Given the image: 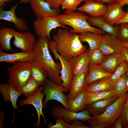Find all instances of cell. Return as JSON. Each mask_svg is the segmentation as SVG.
Wrapping results in <instances>:
<instances>
[{
    "label": "cell",
    "mask_w": 128,
    "mask_h": 128,
    "mask_svg": "<svg viewBox=\"0 0 128 128\" xmlns=\"http://www.w3.org/2000/svg\"><path fill=\"white\" fill-rule=\"evenodd\" d=\"M118 98L112 97L98 101L87 105L86 109L88 110L90 114L93 116L100 115L103 113L107 107L115 102Z\"/></svg>",
    "instance_id": "24"
},
{
    "label": "cell",
    "mask_w": 128,
    "mask_h": 128,
    "mask_svg": "<svg viewBox=\"0 0 128 128\" xmlns=\"http://www.w3.org/2000/svg\"><path fill=\"white\" fill-rule=\"evenodd\" d=\"M29 3L37 18L53 16L59 14L48 3L44 0H30Z\"/></svg>",
    "instance_id": "14"
},
{
    "label": "cell",
    "mask_w": 128,
    "mask_h": 128,
    "mask_svg": "<svg viewBox=\"0 0 128 128\" xmlns=\"http://www.w3.org/2000/svg\"><path fill=\"white\" fill-rule=\"evenodd\" d=\"M41 85L32 77L27 82L21 89L20 91L22 95L28 98L35 94Z\"/></svg>",
    "instance_id": "31"
},
{
    "label": "cell",
    "mask_w": 128,
    "mask_h": 128,
    "mask_svg": "<svg viewBox=\"0 0 128 128\" xmlns=\"http://www.w3.org/2000/svg\"><path fill=\"white\" fill-rule=\"evenodd\" d=\"M85 88L74 99L67 101L68 110L77 112L86 109L87 92L85 90Z\"/></svg>",
    "instance_id": "29"
},
{
    "label": "cell",
    "mask_w": 128,
    "mask_h": 128,
    "mask_svg": "<svg viewBox=\"0 0 128 128\" xmlns=\"http://www.w3.org/2000/svg\"><path fill=\"white\" fill-rule=\"evenodd\" d=\"M53 38L56 50L65 59L69 61L86 50L80 40L78 35L71 33L68 29H59Z\"/></svg>",
    "instance_id": "1"
},
{
    "label": "cell",
    "mask_w": 128,
    "mask_h": 128,
    "mask_svg": "<svg viewBox=\"0 0 128 128\" xmlns=\"http://www.w3.org/2000/svg\"><path fill=\"white\" fill-rule=\"evenodd\" d=\"M121 45L122 47H128V41L125 42H121Z\"/></svg>",
    "instance_id": "48"
},
{
    "label": "cell",
    "mask_w": 128,
    "mask_h": 128,
    "mask_svg": "<svg viewBox=\"0 0 128 128\" xmlns=\"http://www.w3.org/2000/svg\"><path fill=\"white\" fill-rule=\"evenodd\" d=\"M125 60L124 55L121 52L106 55L99 65L105 71L113 74L119 65Z\"/></svg>",
    "instance_id": "20"
},
{
    "label": "cell",
    "mask_w": 128,
    "mask_h": 128,
    "mask_svg": "<svg viewBox=\"0 0 128 128\" xmlns=\"http://www.w3.org/2000/svg\"><path fill=\"white\" fill-rule=\"evenodd\" d=\"M112 97H119L115 89L87 92L86 105V106L97 101Z\"/></svg>",
    "instance_id": "30"
},
{
    "label": "cell",
    "mask_w": 128,
    "mask_h": 128,
    "mask_svg": "<svg viewBox=\"0 0 128 128\" xmlns=\"http://www.w3.org/2000/svg\"><path fill=\"white\" fill-rule=\"evenodd\" d=\"M128 72V63L125 60L119 65L111 76L109 78V79L115 83L121 77Z\"/></svg>",
    "instance_id": "33"
},
{
    "label": "cell",
    "mask_w": 128,
    "mask_h": 128,
    "mask_svg": "<svg viewBox=\"0 0 128 128\" xmlns=\"http://www.w3.org/2000/svg\"><path fill=\"white\" fill-rule=\"evenodd\" d=\"M122 7L117 2L107 6L106 11L104 16L108 23L114 26L124 16L126 12L123 10Z\"/></svg>",
    "instance_id": "19"
},
{
    "label": "cell",
    "mask_w": 128,
    "mask_h": 128,
    "mask_svg": "<svg viewBox=\"0 0 128 128\" xmlns=\"http://www.w3.org/2000/svg\"><path fill=\"white\" fill-rule=\"evenodd\" d=\"M52 116L54 118H60L67 123H71L72 121L78 119L85 122L94 118L91 116L88 110L86 109L79 112H76L65 109L60 106H56L51 111Z\"/></svg>",
    "instance_id": "9"
},
{
    "label": "cell",
    "mask_w": 128,
    "mask_h": 128,
    "mask_svg": "<svg viewBox=\"0 0 128 128\" xmlns=\"http://www.w3.org/2000/svg\"><path fill=\"white\" fill-rule=\"evenodd\" d=\"M36 53L34 50L30 52H24L12 54L4 52L0 49V62L13 64L18 61H32L34 59Z\"/></svg>",
    "instance_id": "17"
},
{
    "label": "cell",
    "mask_w": 128,
    "mask_h": 128,
    "mask_svg": "<svg viewBox=\"0 0 128 128\" xmlns=\"http://www.w3.org/2000/svg\"><path fill=\"white\" fill-rule=\"evenodd\" d=\"M123 23H128V7L127 9V12L124 16L120 20L116 22L115 24L119 25Z\"/></svg>",
    "instance_id": "42"
},
{
    "label": "cell",
    "mask_w": 128,
    "mask_h": 128,
    "mask_svg": "<svg viewBox=\"0 0 128 128\" xmlns=\"http://www.w3.org/2000/svg\"><path fill=\"white\" fill-rule=\"evenodd\" d=\"M120 116L122 120L123 127L125 128L128 121V96L124 105L123 111Z\"/></svg>",
    "instance_id": "38"
},
{
    "label": "cell",
    "mask_w": 128,
    "mask_h": 128,
    "mask_svg": "<svg viewBox=\"0 0 128 128\" xmlns=\"http://www.w3.org/2000/svg\"><path fill=\"white\" fill-rule=\"evenodd\" d=\"M86 76L84 73H80L73 77L67 95L68 101L74 99L86 87Z\"/></svg>",
    "instance_id": "22"
},
{
    "label": "cell",
    "mask_w": 128,
    "mask_h": 128,
    "mask_svg": "<svg viewBox=\"0 0 128 128\" xmlns=\"http://www.w3.org/2000/svg\"><path fill=\"white\" fill-rule=\"evenodd\" d=\"M56 122L55 125H53L51 123H49L47 127L48 128H71V125L66 122L62 119L60 118H57Z\"/></svg>",
    "instance_id": "37"
},
{
    "label": "cell",
    "mask_w": 128,
    "mask_h": 128,
    "mask_svg": "<svg viewBox=\"0 0 128 128\" xmlns=\"http://www.w3.org/2000/svg\"><path fill=\"white\" fill-rule=\"evenodd\" d=\"M32 61L16 62L12 66L7 67L9 75L6 83L20 91L32 77L31 67Z\"/></svg>",
    "instance_id": "5"
},
{
    "label": "cell",
    "mask_w": 128,
    "mask_h": 128,
    "mask_svg": "<svg viewBox=\"0 0 128 128\" xmlns=\"http://www.w3.org/2000/svg\"><path fill=\"white\" fill-rule=\"evenodd\" d=\"M116 2L118 3L122 7L126 5L128 7V0H118Z\"/></svg>",
    "instance_id": "46"
},
{
    "label": "cell",
    "mask_w": 128,
    "mask_h": 128,
    "mask_svg": "<svg viewBox=\"0 0 128 128\" xmlns=\"http://www.w3.org/2000/svg\"><path fill=\"white\" fill-rule=\"evenodd\" d=\"M122 47L121 42L117 38L107 33L102 35L99 49L107 55L121 52Z\"/></svg>",
    "instance_id": "12"
},
{
    "label": "cell",
    "mask_w": 128,
    "mask_h": 128,
    "mask_svg": "<svg viewBox=\"0 0 128 128\" xmlns=\"http://www.w3.org/2000/svg\"><path fill=\"white\" fill-rule=\"evenodd\" d=\"M48 3L51 7L56 10L59 13L60 12L59 6L64 0H44Z\"/></svg>",
    "instance_id": "39"
},
{
    "label": "cell",
    "mask_w": 128,
    "mask_h": 128,
    "mask_svg": "<svg viewBox=\"0 0 128 128\" xmlns=\"http://www.w3.org/2000/svg\"><path fill=\"white\" fill-rule=\"evenodd\" d=\"M90 64H99L104 60L105 55L98 48L93 50H86Z\"/></svg>",
    "instance_id": "32"
},
{
    "label": "cell",
    "mask_w": 128,
    "mask_h": 128,
    "mask_svg": "<svg viewBox=\"0 0 128 128\" xmlns=\"http://www.w3.org/2000/svg\"><path fill=\"white\" fill-rule=\"evenodd\" d=\"M33 25L36 34L39 38H47L49 40H51L50 34L52 30L60 27L69 29L60 24L54 16L37 18Z\"/></svg>",
    "instance_id": "7"
},
{
    "label": "cell",
    "mask_w": 128,
    "mask_h": 128,
    "mask_svg": "<svg viewBox=\"0 0 128 128\" xmlns=\"http://www.w3.org/2000/svg\"><path fill=\"white\" fill-rule=\"evenodd\" d=\"M69 61L73 76L80 73H84L86 76L88 74L90 63L86 50Z\"/></svg>",
    "instance_id": "15"
},
{
    "label": "cell",
    "mask_w": 128,
    "mask_h": 128,
    "mask_svg": "<svg viewBox=\"0 0 128 128\" xmlns=\"http://www.w3.org/2000/svg\"><path fill=\"white\" fill-rule=\"evenodd\" d=\"M115 83L109 80V78H103L87 86L85 90L88 93L115 89Z\"/></svg>",
    "instance_id": "25"
},
{
    "label": "cell",
    "mask_w": 128,
    "mask_h": 128,
    "mask_svg": "<svg viewBox=\"0 0 128 128\" xmlns=\"http://www.w3.org/2000/svg\"><path fill=\"white\" fill-rule=\"evenodd\" d=\"M120 29L118 38L121 42L128 41V23H123L120 24Z\"/></svg>",
    "instance_id": "36"
},
{
    "label": "cell",
    "mask_w": 128,
    "mask_h": 128,
    "mask_svg": "<svg viewBox=\"0 0 128 128\" xmlns=\"http://www.w3.org/2000/svg\"><path fill=\"white\" fill-rule=\"evenodd\" d=\"M4 112L2 110L0 111V128H3V124L5 118Z\"/></svg>",
    "instance_id": "44"
},
{
    "label": "cell",
    "mask_w": 128,
    "mask_h": 128,
    "mask_svg": "<svg viewBox=\"0 0 128 128\" xmlns=\"http://www.w3.org/2000/svg\"><path fill=\"white\" fill-rule=\"evenodd\" d=\"M125 128H128V121L127 123Z\"/></svg>",
    "instance_id": "50"
},
{
    "label": "cell",
    "mask_w": 128,
    "mask_h": 128,
    "mask_svg": "<svg viewBox=\"0 0 128 128\" xmlns=\"http://www.w3.org/2000/svg\"><path fill=\"white\" fill-rule=\"evenodd\" d=\"M128 96V92L125 93L109 105L102 114L93 115L94 119L88 120L91 128H111L121 116Z\"/></svg>",
    "instance_id": "4"
},
{
    "label": "cell",
    "mask_w": 128,
    "mask_h": 128,
    "mask_svg": "<svg viewBox=\"0 0 128 128\" xmlns=\"http://www.w3.org/2000/svg\"><path fill=\"white\" fill-rule=\"evenodd\" d=\"M89 17L84 12L66 10L63 14L54 16L61 25H68L72 27L73 29L70 31L71 33H81L89 32L101 35L105 34V31L94 27L89 24L87 19Z\"/></svg>",
    "instance_id": "3"
},
{
    "label": "cell",
    "mask_w": 128,
    "mask_h": 128,
    "mask_svg": "<svg viewBox=\"0 0 128 128\" xmlns=\"http://www.w3.org/2000/svg\"><path fill=\"white\" fill-rule=\"evenodd\" d=\"M127 73L128 75V79H127V86H128V72Z\"/></svg>",
    "instance_id": "51"
},
{
    "label": "cell",
    "mask_w": 128,
    "mask_h": 128,
    "mask_svg": "<svg viewBox=\"0 0 128 128\" xmlns=\"http://www.w3.org/2000/svg\"><path fill=\"white\" fill-rule=\"evenodd\" d=\"M49 48L54 54L55 60H59L61 66L60 73L63 82L61 86L69 90L71 81L73 77L71 66L69 61L63 58L57 51L54 41H49Z\"/></svg>",
    "instance_id": "8"
},
{
    "label": "cell",
    "mask_w": 128,
    "mask_h": 128,
    "mask_svg": "<svg viewBox=\"0 0 128 128\" xmlns=\"http://www.w3.org/2000/svg\"><path fill=\"white\" fill-rule=\"evenodd\" d=\"M83 1V0H64L61 6L63 9L70 11L77 10L78 5Z\"/></svg>",
    "instance_id": "35"
},
{
    "label": "cell",
    "mask_w": 128,
    "mask_h": 128,
    "mask_svg": "<svg viewBox=\"0 0 128 128\" xmlns=\"http://www.w3.org/2000/svg\"><path fill=\"white\" fill-rule=\"evenodd\" d=\"M79 39L82 42H87L89 49L93 50L99 48L102 40V35L87 32L78 35Z\"/></svg>",
    "instance_id": "28"
},
{
    "label": "cell",
    "mask_w": 128,
    "mask_h": 128,
    "mask_svg": "<svg viewBox=\"0 0 128 128\" xmlns=\"http://www.w3.org/2000/svg\"><path fill=\"white\" fill-rule=\"evenodd\" d=\"M32 77L41 85L43 86L48 79L46 70L37 60L32 62L31 67Z\"/></svg>",
    "instance_id": "27"
},
{
    "label": "cell",
    "mask_w": 128,
    "mask_h": 128,
    "mask_svg": "<svg viewBox=\"0 0 128 128\" xmlns=\"http://www.w3.org/2000/svg\"><path fill=\"white\" fill-rule=\"evenodd\" d=\"M15 30L12 28L1 26L0 29V49L3 51L15 52L12 50L11 44V40L14 37Z\"/></svg>",
    "instance_id": "26"
},
{
    "label": "cell",
    "mask_w": 128,
    "mask_h": 128,
    "mask_svg": "<svg viewBox=\"0 0 128 128\" xmlns=\"http://www.w3.org/2000/svg\"><path fill=\"white\" fill-rule=\"evenodd\" d=\"M121 52L124 55L125 60L128 63V47H122Z\"/></svg>",
    "instance_id": "43"
},
{
    "label": "cell",
    "mask_w": 128,
    "mask_h": 128,
    "mask_svg": "<svg viewBox=\"0 0 128 128\" xmlns=\"http://www.w3.org/2000/svg\"><path fill=\"white\" fill-rule=\"evenodd\" d=\"M95 1L101 3H106L109 5L116 2V0H94Z\"/></svg>",
    "instance_id": "45"
},
{
    "label": "cell",
    "mask_w": 128,
    "mask_h": 128,
    "mask_svg": "<svg viewBox=\"0 0 128 128\" xmlns=\"http://www.w3.org/2000/svg\"><path fill=\"white\" fill-rule=\"evenodd\" d=\"M42 90L46 96L43 102V108H46V104L49 101L54 100L61 103L64 107L68 110L67 101V95H65L63 92L68 90L61 85L55 83L50 79H48L43 85Z\"/></svg>",
    "instance_id": "6"
},
{
    "label": "cell",
    "mask_w": 128,
    "mask_h": 128,
    "mask_svg": "<svg viewBox=\"0 0 128 128\" xmlns=\"http://www.w3.org/2000/svg\"><path fill=\"white\" fill-rule=\"evenodd\" d=\"M128 78L127 73L121 77L115 83V90L119 97L128 91L127 84Z\"/></svg>",
    "instance_id": "34"
},
{
    "label": "cell",
    "mask_w": 128,
    "mask_h": 128,
    "mask_svg": "<svg viewBox=\"0 0 128 128\" xmlns=\"http://www.w3.org/2000/svg\"><path fill=\"white\" fill-rule=\"evenodd\" d=\"M106 5L93 0H86L84 3L78 8V11L85 13L91 17L104 15L107 9Z\"/></svg>",
    "instance_id": "18"
},
{
    "label": "cell",
    "mask_w": 128,
    "mask_h": 128,
    "mask_svg": "<svg viewBox=\"0 0 128 128\" xmlns=\"http://www.w3.org/2000/svg\"><path fill=\"white\" fill-rule=\"evenodd\" d=\"M116 0V1H117V0Z\"/></svg>",
    "instance_id": "53"
},
{
    "label": "cell",
    "mask_w": 128,
    "mask_h": 128,
    "mask_svg": "<svg viewBox=\"0 0 128 128\" xmlns=\"http://www.w3.org/2000/svg\"><path fill=\"white\" fill-rule=\"evenodd\" d=\"M43 88V86L40 87L35 94L25 100L21 101L18 104L19 105L21 106L31 104L35 107L38 116L37 122L35 125V126L37 128L40 126V117L41 116L43 118L44 123L46 124L47 123V120L43 115L42 111L43 108L42 99L44 94L43 92L42 93V91Z\"/></svg>",
    "instance_id": "11"
},
{
    "label": "cell",
    "mask_w": 128,
    "mask_h": 128,
    "mask_svg": "<svg viewBox=\"0 0 128 128\" xmlns=\"http://www.w3.org/2000/svg\"><path fill=\"white\" fill-rule=\"evenodd\" d=\"M13 44L16 47L24 52L33 50L36 41L34 35L30 32L28 31L22 32L15 30Z\"/></svg>",
    "instance_id": "10"
},
{
    "label": "cell",
    "mask_w": 128,
    "mask_h": 128,
    "mask_svg": "<svg viewBox=\"0 0 128 128\" xmlns=\"http://www.w3.org/2000/svg\"><path fill=\"white\" fill-rule=\"evenodd\" d=\"M14 0H0V8H3L6 3Z\"/></svg>",
    "instance_id": "47"
},
{
    "label": "cell",
    "mask_w": 128,
    "mask_h": 128,
    "mask_svg": "<svg viewBox=\"0 0 128 128\" xmlns=\"http://www.w3.org/2000/svg\"><path fill=\"white\" fill-rule=\"evenodd\" d=\"M83 1H85L86 0H83Z\"/></svg>",
    "instance_id": "52"
},
{
    "label": "cell",
    "mask_w": 128,
    "mask_h": 128,
    "mask_svg": "<svg viewBox=\"0 0 128 128\" xmlns=\"http://www.w3.org/2000/svg\"><path fill=\"white\" fill-rule=\"evenodd\" d=\"M18 5L17 4L13 5L9 10H4L3 8H0V20L12 22L16 29L20 32H23L28 30V27L24 19L18 17L16 15L15 10Z\"/></svg>",
    "instance_id": "13"
},
{
    "label": "cell",
    "mask_w": 128,
    "mask_h": 128,
    "mask_svg": "<svg viewBox=\"0 0 128 128\" xmlns=\"http://www.w3.org/2000/svg\"><path fill=\"white\" fill-rule=\"evenodd\" d=\"M122 120L120 116L116 120L114 123L111 128H122Z\"/></svg>",
    "instance_id": "41"
},
{
    "label": "cell",
    "mask_w": 128,
    "mask_h": 128,
    "mask_svg": "<svg viewBox=\"0 0 128 128\" xmlns=\"http://www.w3.org/2000/svg\"><path fill=\"white\" fill-rule=\"evenodd\" d=\"M89 24L91 26H96L107 33L116 38L120 29V25L112 26L105 21L104 15L94 17L89 16L87 19Z\"/></svg>",
    "instance_id": "16"
},
{
    "label": "cell",
    "mask_w": 128,
    "mask_h": 128,
    "mask_svg": "<svg viewBox=\"0 0 128 128\" xmlns=\"http://www.w3.org/2000/svg\"><path fill=\"white\" fill-rule=\"evenodd\" d=\"M0 92L5 102H10L14 108V117L12 124L13 123L15 116V110L17 109V102L18 97L22 95L21 93L9 86L7 83L0 85Z\"/></svg>",
    "instance_id": "21"
},
{
    "label": "cell",
    "mask_w": 128,
    "mask_h": 128,
    "mask_svg": "<svg viewBox=\"0 0 128 128\" xmlns=\"http://www.w3.org/2000/svg\"><path fill=\"white\" fill-rule=\"evenodd\" d=\"M80 120L77 119L73 121L71 125V128H91V126L84 125Z\"/></svg>",
    "instance_id": "40"
},
{
    "label": "cell",
    "mask_w": 128,
    "mask_h": 128,
    "mask_svg": "<svg viewBox=\"0 0 128 128\" xmlns=\"http://www.w3.org/2000/svg\"><path fill=\"white\" fill-rule=\"evenodd\" d=\"M112 75L104 70L99 64H90L88 73L85 78L86 84L87 86L101 78L110 77Z\"/></svg>",
    "instance_id": "23"
},
{
    "label": "cell",
    "mask_w": 128,
    "mask_h": 128,
    "mask_svg": "<svg viewBox=\"0 0 128 128\" xmlns=\"http://www.w3.org/2000/svg\"><path fill=\"white\" fill-rule=\"evenodd\" d=\"M20 3H24L25 4L29 3L30 0H20Z\"/></svg>",
    "instance_id": "49"
},
{
    "label": "cell",
    "mask_w": 128,
    "mask_h": 128,
    "mask_svg": "<svg viewBox=\"0 0 128 128\" xmlns=\"http://www.w3.org/2000/svg\"><path fill=\"white\" fill-rule=\"evenodd\" d=\"M49 41L47 38H39L36 41L34 48L36 53L34 59L43 67L49 79L60 85L63 82L60 76L61 66L60 61L55 62L51 55L49 50Z\"/></svg>",
    "instance_id": "2"
}]
</instances>
